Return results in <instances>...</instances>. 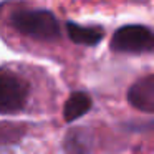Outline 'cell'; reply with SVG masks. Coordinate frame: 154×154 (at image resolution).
<instances>
[{"label": "cell", "mask_w": 154, "mask_h": 154, "mask_svg": "<svg viewBox=\"0 0 154 154\" xmlns=\"http://www.w3.org/2000/svg\"><path fill=\"white\" fill-rule=\"evenodd\" d=\"M111 48L123 53H144L154 50V33L143 25H124L114 32Z\"/></svg>", "instance_id": "3"}, {"label": "cell", "mask_w": 154, "mask_h": 154, "mask_svg": "<svg viewBox=\"0 0 154 154\" xmlns=\"http://www.w3.org/2000/svg\"><path fill=\"white\" fill-rule=\"evenodd\" d=\"M65 151L68 154H90L91 141L85 129H71L65 137Z\"/></svg>", "instance_id": "7"}, {"label": "cell", "mask_w": 154, "mask_h": 154, "mask_svg": "<svg viewBox=\"0 0 154 154\" xmlns=\"http://www.w3.org/2000/svg\"><path fill=\"white\" fill-rule=\"evenodd\" d=\"M93 106L91 96L85 91H75L71 93V96L66 100L63 108V118L66 123H73L75 119L81 118L83 114H86Z\"/></svg>", "instance_id": "6"}, {"label": "cell", "mask_w": 154, "mask_h": 154, "mask_svg": "<svg viewBox=\"0 0 154 154\" xmlns=\"http://www.w3.org/2000/svg\"><path fill=\"white\" fill-rule=\"evenodd\" d=\"M30 88L14 71H0V114H17L25 108Z\"/></svg>", "instance_id": "2"}, {"label": "cell", "mask_w": 154, "mask_h": 154, "mask_svg": "<svg viewBox=\"0 0 154 154\" xmlns=\"http://www.w3.org/2000/svg\"><path fill=\"white\" fill-rule=\"evenodd\" d=\"M66 32L68 37L73 43L78 45H86V47H93L101 42L104 37V30L100 27H83V25L68 22L66 23Z\"/></svg>", "instance_id": "5"}, {"label": "cell", "mask_w": 154, "mask_h": 154, "mask_svg": "<svg viewBox=\"0 0 154 154\" xmlns=\"http://www.w3.org/2000/svg\"><path fill=\"white\" fill-rule=\"evenodd\" d=\"M128 101L139 111L154 113V75L137 80L128 90Z\"/></svg>", "instance_id": "4"}, {"label": "cell", "mask_w": 154, "mask_h": 154, "mask_svg": "<svg viewBox=\"0 0 154 154\" xmlns=\"http://www.w3.org/2000/svg\"><path fill=\"white\" fill-rule=\"evenodd\" d=\"M10 23L22 35L35 40H53L60 35L57 18L48 10H18L10 17Z\"/></svg>", "instance_id": "1"}]
</instances>
